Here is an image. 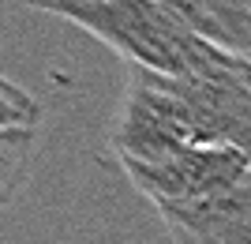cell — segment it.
<instances>
[{"label":"cell","instance_id":"cell-3","mask_svg":"<svg viewBox=\"0 0 251 244\" xmlns=\"http://www.w3.org/2000/svg\"><path fill=\"white\" fill-rule=\"evenodd\" d=\"M157 214L173 244H251V173L214 199L165 207Z\"/></svg>","mask_w":251,"mask_h":244},{"label":"cell","instance_id":"cell-4","mask_svg":"<svg viewBox=\"0 0 251 244\" xmlns=\"http://www.w3.org/2000/svg\"><path fill=\"white\" fill-rule=\"evenodd\" d=\"M206 42L251 56V0H161Z\"/></svg>","mask_w":251,"mask_h":244},{"label":"cell","instance_id":"cell-1","mask_svg":"<svg viewBox=\"0 0 251 244\" xmlns=\"http://www.w3.org/2000/svg\"><path fill=\"white\" fill-rule=\"evenodd\" d=\"M30 8L68 19L124 56L131 68L157 75L202 72L221 45L191 30L161 0H26Z\"/></svg>","mask_w":251,"mask_h":244},{"label":"cell","instance_id":"cell-2","mask_svg":"<svg viewBox=\"0 0 251 244\" xmlns=\"http://www.w3.org/2000/svg\"><path fill=\"white\" fill-rule=\"evenodd\" d=\"M120 169L154 211H165L236 188L251 173V158L232 147H184L150 162H120Z\"/></svg>","mask_w":251,"mask_h":244},{"label":"cell","instance_id":"cell-6","mask_svg":"<svg viewBox=\"0 0 251 244\" xmlns=\"http://www.w3.org/2000/svg\"><path fill=\"white\" fill-rule=\"evenodd\" d=\"M38 120V102H34L23 86L0 75V124H30Z\"/></svg>","mask_w":251,"mask_h":244},{"label":"cell","instance_id":"cell-5","mask_svg":"<svg viewBox=\"0 0 251 244\" xmlns=\"http://www.w3.org/2000/svg\"><path fill=\"white\" fill-rule=\"evenodd\" d=\"M34 158V128L30 124H0V207L15 199Z\"/></svg>","mask_w":251,"mask_h":244},{"label":"cell","instance_id":"cell-7","mask_svg":"<svg viewBox=\"0 0 251 244\" xmlns=\"http://www.w3.org/2000/svg\"><path fill=\"white\" fill-rule=\"evenodd\" d=\"M23 4H26V0H23Z\"/></svg>","mask_w":251,"mask_h":244}]
</instances>
